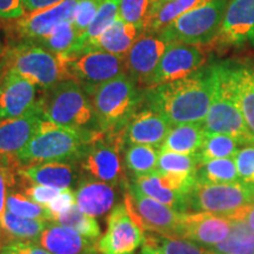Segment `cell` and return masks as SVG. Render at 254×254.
<instances>
[{
	"mask_svg": "<svg viewBox=\"0 0 254 254\" xmlns=\"http://www.w3.org/2000/svg\"><path fill=\"white\" fill-rule=\"evenodd\" d=\"M214 88L213 64L178 80L147 87L144 101L172 126L204 123Z\"/></svg>",
	"mask_w": 254,
	"mask_h": 254,
	"instance_id": "6da1fadb",
	"label": "cell"
},
{
	"mask_svg": "<svg viewBox=\"0 0 254 254\" xmlns=\"http://www.w3.org/2000/svg\"><path fill=\"white\" fill-rule=\"evenodd\" d=\"M214 88L207 116L206 133L233 136L240 144L254 145V136L241 113L237 91V65L228 62L213 64Z\"/></svg>",
	"mask_w": 254,
	"mask_h": 254,
	"instance_id": "7a4b0ae2",
	"label": "cell"
},
{
	"mask_svg": "<svg viewBox=\"0 0 254 254\" xmlns=\"http://www.w3.org/2000/svg\"><path fill=\"white\" fill-rule=\"evenodd\" d=\"M100 134L101 132L80 131L41 119L36 134L17 158L21 167L49 161L78 164L88 145Z\"/></svg>",
	"mask_w": 254,
	"mask_h": 254,
	"instance_id": "3957f363",
	"label": "cell"
},
{
	"mask_svg": "<svg viewBox=\"0 0 254 254\" xmlns=\"http://www.w3.org/2000/svg\"><path fill=\"white\" fill-rule=\"evenodd\" d=\"M85 91L91 98L98 129L105 134L123 132L144 101V93L126 73Z\"/></svg>",
	"mask_w": 254,
	"mask_h": 254,
	"instance_id": "277c9868",
	"label": "cell"
},
{
	"mask_svg": "<svg viewBox=\"0 0 254 254\" xmlns=\"http://www.w3.org/2000/svg\"><path fill=\"white\" fill-rule=\"evenodd\" d=\"M38 112L44 120L59 126L99 132L90 95L73 79L44 90L38 101Z\"/></svg>",
	"mask_w": 254,
	"mask_h": 254,
	"instance_id": "5b68a950",
	"label": "cell"
},
{
	"mask_svg": "<svg viewBox=\"0 0 254 254\" xmlns=\"http://www.w3.org/2000/svg\"><path fill=\"white\" fill-rule=\"evenodd\" d=\"M4 69H11L21 77L33 82L41 91L69 79L66 63L63 57L57 56L36 44L21 41L4 51Z\"/></svg>",
	"mask_w": 254,
	"mask_h": 254,
	"instance_id": "8992f818",
	"label": "cell"
},
{
	"mask_svg": "<svg viewBox=\"0 0 254 254\" xmlns=\"http://www.w3.org/2000/svg\"><path fill=\"white\" fill-rule=\"evenodd\" d=\"M124 131L113 134L101 133L88 145L78 161L82 179L112 184H128L124 164Z\"/></svg>",
	"mask_w": 254,
	"mask_h": 254,
	"instance_id": "52a82bcc",
	"label": "cell"
},
{
	"mask_svg": "<svg viewBox=\"0 0 254 254\" xmlns=\"http://www.w3.org/2000/svg\"><path fill=\"white\" fill-rule=\"evenodd\" d=\"M227 5L228 0H209L178 18L159 34L170 43L207 45L217 39Z\"/></svg>",
	"mask_w": 254,
	"mask_h": 254,
	"instance_id": "ba28073f",
	"label": "cell"
},
{
	"mask_svg": "<svg viewBox=\"0 0 254 254\" xmlns=\"http://www.w3.org/2000/svg\"><path fill=\"white\" fill-rule=\"evenodd\" d=\"M189 200L190 212L230 215L254 201V184H195Z\"/></svg>",
	"mask_w": 254,
	"mask_h": 254,
	"instance_id": "9c48e42d",
	"label": "cell"
},
{
	"mask_svg": "<svg viewBox=\"0 0 254 254\" xmlns=\"http://www.w3.org/2000/svg\"><path fill=\"white\" fill-rule=\"evenodd\" d=\"M124 201L132 218L142 230L161 236L176 237L182 218L180 212L148 198L132 182L127 187Z\"/></svg>",
	"mask_w": 254,
	"mask_h": 254,
	"instance_id": "30bf717a",
	"label": "cell"
},
{
	"mask_svg": "<svg viewBox=\"0 0 254 254\" xmlns=\"http://www.w3.org/2000/svg\"><path fill=\"white\" fill-rule=\"evenodd\" d=\"M64 60L69 79L78 81L84 88L97 86L126 73L125 58L100 51L74 55Z\"/></svg>",
	"mask_w": 254,
	"mask_h": 254,
	"instance_id": "8fae6325",
	"label": "cell"
},
{
	"mask_svg": "<svg viewBox=\"0 0 254 254\" xmlns=\"http://www.w3.org/2000/svg\"><path fill=\"white\" fill-rule=\"evenodd\" d=\"M106 232L98 240L101 254H133L145 241L144 230L127 209L125 201L114 207L107 217Z\"/></svg>",
	"mask_w": 254,
	"mask_h": 254,
	"instance_id": "7c38bea8",
	"label": "cell"
},
{
	"mask_svg": "<svg viewBox=\"0 0 254 254\" xmlns=\"http://www.w3.org/2000/svg\"><path fill=\"white\" fill-rule=\"evenodd\" d=\"M207 55L201 46L171 43L146 86L185 78L204 67Z\"/></svg>",
	"mask_w": 254,
	"mask_h": 254,
	"instance_id": "4fadbf2b",
	"label": "cell"
},
{
	"mask_svg": "<svg viewBox=\"0 0 254 254\" xmlns=\"http://www.w3.org/2000/svg\"><path fill=\"white\" fill-rule=\"evenodd\" d=\"M232 224L233 220L227 215L209 212H186L182 213L176 237L211 249L226 239Z\"/></svg>",
	"mask_w": 254,
	"mask_h": 254,
	"instance_id": "5bb4252c",
	"label": "cell"
},
{
	"mask_svg": "<svg viewBox=\"0 0 254 254\" xmlns=\"http://www.w3.org/2000/svg\"><path fill=\"white\" fill-rule=\"evenodd\" d=\"M39 87L11 69L0 78V119L17 118L38 111Z\"/></svg>",
	"mask_w": 254,
	"mask_h": 254,
	"instance_id": "9a60e30c",
	"label": "cell"
},
{
	"mask_svg": "<svg viewBox=\"0 0 254 254\" xmlns=\"http://www.w3.org/2000/svg\"><path fill=\"white\" fill-rule=\"evenodd\" d=\"M170 44V41L159 33L144 32L127 53L125 58L126 74L136 84L147 85Z\"/></svg>",
	"mask_w": 254,
	"mask_h": 254,
	"instance_id": "2e32d148",
	"label": "cell"
},
{
	"mask_svg": "<svg viewBox=\"0 0 254 254\" xmlns=\"http://www.w3.org/2000/svg\"><path fill=\"white\" fill-rule=\"evenodd\" d=\"M79 0H64L50 7L28 12L14 21V31L19 39L37 43L46 37L64 21L72 20Z\"/></svg>",
	"mask_w": 254,
	"mask_h": 254,
	"instance_id": "e0dca14e",
	"label": "cell"
},
{
	"mask_svg": "<svg viewBox=\"0 0 254 254\" xmlns=\"http://www.w3.org/2000/svg\"><path fill=\"white\" fill-rule=\"evenodd\" d=\"M128 184L104 183L80 178L74 190L78 207L90 217H105L124 201Z\"/></svg>",
	"mask_w": 254,
	"mask_h": 254,
	"instance_id": "ac0fdd59",
	"label": "cell"
},
{
	"mask_svg": "<svg viewBox=\"0 0 254 254\" xmlns=\"http://www.w3.org/2000/svg\"><path fill=\"white\" fill-rule=\"evenodd\" d=\"M218 41L222 45H254V0H230Z\"/></svg>",
	"mask_w": 254,
	"mask_h": 254,
	"instance_id": "d6986e66",
	"label": "cell"
},
{
	"mask_svg": "<svg viewBox=\"0 0 254 254\" xmlns=\"http://www.w3.org/2000/svg\"><path fill=\"white\" fill-rule=\"evenodd\" d=\"M172 124L157 111L145 107L136 112L124 129L126 145H150L160 148Z\"/></svg>",
	"mask_w": 254,
	"mask_h": 254,
	"instance_id": "ffe728a7",
	"label": "cell"
},
{
	"mask_svg": "<svg viewBox=\"0 0 254 254\" xmlns=\"http://www.w3.org/2000/svg\"><path fill=\"white\" fill-rule=\"evenodd\" d=\"M144 26H141V25L126 23L119 18L106 31H104L99 37L85 43L84 45L79 47L74 53H72L68 57L93 52V51H100V52L111 53V55L126 58L132 45L144 33ZM65 58H67V57H65Z\"/></svg>",
	"mask_w": 254,
	"mask_h": 254,
	"instance_id": "44dd1931",
	"label": "cell"
},
{
	"mask_svg": "<svg viewBox=\"0 0 254 254\" xmlns=\"http://www.w3.org/2000/svg\"><path fill=\"white\" fill-rule=\"evenodd\" d=\"M21 178L32 184H39L59 190L77 187L80 180V172L77 163L49 161L23 166L19 170Z\"/></svg>",
	"mask_w": 254,
	"mask_h": 254,
	"instance_id": "7402d4cb",
	"label": "cell"
},
{
	"mask_svg": "<svg viewBox=\"0 0 254 254\" xmlns=\"http://www.w3.org/2000/svg\"><path fill=\"white\" fill-rule=\"evenodd\" d=\"M51 254H98V241L81 236L72 228L50 221L37 241Z\"/></svg>",
	"mask_w": 254,
	"mask_h": 254,
	"instance_id": "603a6c76",
	"label": "cell"
},
{
	"mask_svg": "<svg viewBox=\"0 0 254 254\" xmlns=\"http://www.w3.org/2000/svg\"><path fill=\"white\" fill-rule=\"evenodd\" d=\"M38 111L17 117L0 119V158L15 157L36 134L41 122Z\"/></svg>",
	"mask_w": 254,
	"mask_h": 254,
	"instance_id": "cb8c5ba5",
	"label": "cell"
},
{
	"mask_svg": "<svg viewBox=\"0 0 254 254\" xmlns=\"http://www.w3.org/2000/svg\"><path fill=\"white\" fill-rule=\"evenodd\" d=\"M208 1L209 0H153L145 20L144 32L159 33L178 18Z\"/></svg>",
	"mask_w": 254,
	"mask_h": 254,
	"instance_id": "d4e9b609",
	"label": "cell"
},
{
	"mask_svg": "<svg viewBox=\"0 0 254 254\" xmlns=\"http://www.w3.org/2000/svg\"><path fill=\"white\" fill-rule=\"evenodd\" d=\"M206 136L204 123H190L173 126L160 146L161 152L198 154Z\"/></svg>",
	"mask_w": 254,
	"mask_h": 254,
	"instance_id": "484cf974",
	"label": "cell"
},
{
	"mask_svg": "<svg viewBox=\"0 0 254 254\" xmlns=\"http://www.w3.org/2000/svg\"><path fill=\"white\" fill-rule=\"evenodd\" d=\"M140 190V192L147 195L148 198L154 199L160 204L166 205L168 207L176 209L180 213L190 212V200L189 195L177 192L170 187L165 186L161 183L160 177L155 172L148 176H142L129 180Z\"/></svg>",
	"mask_w": 254,
	"mask_h": 254,
	"instance_id": "4316f807",
	"label": "cell"
},
{
	"mask_svg": "<svg viewBox=\"0 0 254 254\" xmlns=\"http://www.w3.org/2000/svg\"><path fill=\"white\" fill-rule=\"evenodd\" d=\"M160 148L150 145H127L124 148V164L128 179L157 172Z\"/></svg>",
	"mask_w": 254,
	"mask_h": 254,
	"instance_id": "83f0119b",
	"label": "cell"
},
{
	"mask_svg": "<svg viewBox=\"0 0 254 254\" xmlns=\"http://www.w3.org/2000/svg\"><path fill=\"white\" fill-rule=\"evenodd\" d=\"M49 222L39 219L19 217L8 212L7 209H5L0 215V225H1L2 233L5 234L6 241H38Z\"/></svg>",
	"mask_w": 254,
	"mask_h": 254,
	"instance_id": "f1b7e54d",
	"label": "cell"
},
{
	"mask_svg": "<svg viewBox=\"0 0 254 254\" xmlns=\"http://www.w3.org/2000/svg\"><path fill=\"white\" fill-rule=\"evenodd\" d=\"M117 19H119V0H104L90 26L86 28L84 33L77 38L74 46L65 56H63V58L74 53L79 47L84 45L87 41H91L99 37Z\"/></svg>",
	"mask_w": 254,
	"mask_h": 254,
	"instance_id": "f546056e",
	"label": "cell"
},
{
	"mask_svg": "<svg viewBox=\"0 0 254 254\" xmlns=\"http://www.w3.org/2000/svg\"><path fill=\"white\" fill-rule=\"evenodd\" d=\"M209 250L217 254H254V231L245 222L233 220L226 239Z\"/></svg>",
	"mask_w": 254,
	"mask_h": 254,
	"instance_id": "4dcf8cb0",
	"label": "cell"
},
{
	"mask_svg": "<svg viewBox=\"0 0 254 254\" xmlns=\"http://www.w3.org/2000/svg\"><path fill=\"white\" fill-rule=\"evenodd\" d=\"M237 91L241 113L254 136V67L252 66L237 65Z\"/></svg>",
	"mask_w": 254,
	"mask_h": 254,
	"instance_id": "1f68e13d",
	"label": "cell"
},
{
	"mask_svg": "<svg viewBox=\"0 0 254 254\" xmlns=\"http://www.w3.org/2000/svg\"><path fill=\"white\" fill-rule=\"evenodd\" d=\"M196 184H228L239 180L234 158L215 159L200 164L195 172Z\"/></svg>",
	"mask_w": 254,
	"mask_h": 254,
	"instance_id": "d6a6232c",
	"label": "cell"
},
{
	"mask_svg": "<svg viewBox=\"0 0 254 254\" xmlns=\"http://www.w3.org/2000/svg\"><path fill=\"white\" fill-rule=\"evenodd\" d=\"M241 144L233 136L220 133H206L201 150L196 154L199 163L204 164L215 159L234 158Z\"/></svg>",
	"mask_w": 254,
	"mask_h": 254,
	"instance_id": "836d02e7",
	"label": "cell"
},
{
	"mask_svg": "<svg viewBox=\"0 0 254 254\" xmlns=\"http://www.w3.org/2000/svg\"><path fill=\"white\" fill-rule=\"evenodd\" d=\"M51 221L72 228V230L78 232L79 234H81V236L86 237L91 240H99L101 231L98 221L95 220V218L85 214L78 207L77 204L69 207L67 211L52 217V220Z\"/></svg>",
	"mask_w": 254,
	"mask_h": 254,
	"instance_id": "e575fe53",
	"label": "cell"
},
{
	"mask_svg": "<svg viewBox=\"0 0 254 254\" xmlns=\"http://www.w3.org/2000/svg\"><path fill=\"white\" fill-rule=\"evenodd\" d=\"M77 38L78 34L75 32L74 26H73L72 20H67L58 25L46 37L41 38L37 43L32 44H36V45L43 47V49L50 51L57 56L63 57L74 46Z\"/></svg>",
	"mask_w": 254,
	"mask_h": 254,
	"instance_id": "d590c367",
	"label": "cell"
},
{
	"mask_svg": "<svg viewBox=\"0 0 254 254\" xmlns=\"http://www.w3.org/2000/svg\"><path fill=\"white\" fill-rule=\"evenodd\" d=\"M5 209L23 218L39 219V220L46 221H51V219H52V214L46 206H43L31 200L21 190H13L8 193Z\"/></svg>",
	"mask_w": 254,
	"mask_h": 254,
	"instance_id": "8d00e7d4",
	"label": "cell"
},
{
	"mask_svg": "<svg viewBox=\"0 0 254 254\" xmlns=\"http://www.w3.org/2000/svg\"><path fill=\"white\" fill-rule=\"evenodd\" d=\"M145 241L157 246L165 254H217L207 247L199 245L190 240L177 237L161 236V234L150 233V232L147 236H145Z\"/></svg>",
	"mask_w": 254,
	"mask_h": 254,
	"instance_id": "74e56055",
	"label": "cell"
},
{
	"mask_svg": "<svg viewBox=\"0 0 254 254\" xmlns=\"http://www.w3.org/2000/svg\"><path fill=\"white\" fill-rule=\"evenodd\" d=\"M199 165V158L196 154H180L160 151L157 172L161 174H195Z\"/></svg>",
	"mask_w": 254,
	"mask_h": 254,
	"instance_id": "f35d334b",
	"label": "cell"
},
{
	"mask_svg": "<svg viewBox=\"0 0 254 254\" xmlns=\"http://www.w3.org/2000/svg\"><path fill=\"white\" fill-rule=\"evenodd\" d=\"M21 165L15 157L0 158V215L6 208V199L8 193L17 186L18 179H20L19 170Z\"/></svg>",
	"mask_w": 254,
	"mask_h": 254,
	"instance_id": "ab89813d",
	"label": "cell"
},
{
	"mask_svg": "<svg viewBox=\"0 0 254 254\" xmlns=\"http://www.w3.org/2000/svg\"><path fill=\"white\" fill-rule=\"evenodd\" d=\"M152 1L153 0H119V18L126 23L144 26Z\"/></svg>",
	"mask_w": 254,
	"mask_h": 254,
	"instance_id": "60d3db41",
	"label": "cell"
},
{
	"mask_svg": "<svg viewBox=\"0 0 254 254\" xmlns=\"http://www.w3.org/2000/svg\"><path fill=\"white\" fill-rule=\"evenodd\" d=\"M104 0H79L77 8L73 14L72 23L78 37L86 31L90 26Z\"/></svg>",
	"mask_w": 254,
	"mask_h": 254,
	"instance_id": "b9f144b4",
	"label": "cell"
},
{
	"mask_svg": "<svg viewBox=\"0 0 254 254\" xmlns=\"http://www.w3.org/2000/svg\"><path fill=\"white\" fill-rule=\"evenodd\" d=\"M234 160L240 182L254 184V145H246L240 148Z\"/></svg>",
	"mask_w": 254,
	"mask_h": 254,
	"instance_id": "7bdbcfd3",
	"label": "cell"
},
{
	"mask_svg": "<svg viewBox=\"0 0 254 254\" xmlns=\"http://www.w3.org/2000/svg\"><path fill=\"white\" fill-rule=\"evenodd\" d=\"M21 192H24L28 198L38 204L46 206L51 200H53L59 194L60 190L56 187H50L45 185H39V184L28 183L24 178H21Z\"/></svg>",
	"mask_w": 254,
	"mask_h": 254,
	"instance_id": "ee69618b",
	"label": "cell"
},
{
	"mask_svg": "<svg viewBox=\"0 0 254 254\" xmlns=\"http://www.w3.org/2000/svg\"><path fill=\"white\" fill-rule=\"evenodd\" d=\"M0 254H51L36 241L8 240L0 246Z\"/></svg>",
	"mask_w": 254,
	"mask_h": 254,
	"instance_id": "f6af8a7d",
	"label": "cell"
},
{
	"mask_svg": "<svg viewBox=\"0 0 254 254\" xmlns=\"http://www.w3.org/2000/svg\"><path fill=\"white\" fill-rule=\"evenodd\" d=\"M75 204H77V200H75L74 190H72L71 189H66L60 190L59 194L53 200H51L49 204L46 205V207L51 212L52 217H55V215H58L63 213V212L67 211L69 207H72Z\"/></svg>",
	"mask_w": 254,
	"mask_h": 254,
	"instance_id": "bcb514c9",
	"label": "cell"
},
{
	"mask_svg": "<svg viewBox=\"0 0 254 254\" xmlns=\"http://www.w3.org/2000/svg\"><path fill=\"white\" fill-rule=\"evenodd\" d=\"M26 14L24 0H0V19L15 21Z\"/></svg>",
	"mask_w": 254,
	"mask_h": 254,
	"instance_id": "7dc6e473",
	"label": "cell"
},
{
	"mask_svg": "<svg viewBox=\"0 0 254 254\" xmlns=\"http://www.w3.org/2000/svg\"><path fill=\"white\" fill-rule=\"evenodd\" d=\"M227 217H230L232 220L245 222L247 226H250L254 231V201L233 212V213L227 215Z\"/></svg>",
	"mask_w": 254,
	"mask_h": 254,
	"instance_id": "c3c4849f",
	"label": "cell"
},
{
	"mask_svg": "<svg viewBox=\"0 0 254 254\" xmlns=\"http://www.w3.org/2000/svg\"><path fill=\"white\" fill-rule=\"evenodd\" d=\"M62 1H64V0H24V5L26 13H28V12H34L38 11V9L50 7V6Z\"/></svg>",
	"mask_w": 254,
	"mask_h": 254,
	"instance_id": "681fc988",
	"label": "cell"
},
{
	"mask_svg": "<svg viewBox=\"0 0 254 254\" xmlns=\"http://www.w3.org/2000/svg\"><path fill=\"white\" fill-rule=\"evenodd\" d=\"M140 254H165L160 249H158L157 246L152 245L151 243H147V241H144L141 247Z\"/></svg>",
	"mask_w": 254,
	"mask_h": 254,
	"instance_id": "f907efd6",
	"label": "cell"
},
{
	"mask_svg": "<svg viewBox=\"0 0 254 254\" xmlns=\"http://www.w3.org/2000/svg\"><path fill=\"white\" fill-rule=\"evenodd\" d=\"M4 243H6V238H5V234L2 233L1 225H0V246H1Z\"/></svg>",
	"mask_w": 254,
	"mask_h": 254,
	"instance_id": "816d5d0a",
	"label": "cell"
},
{
	"mask_svg": "<svg viewBox=\"0 0 254 254\" xmlns=\"http://www.w3.org/2000/svg\"><path fill=\"white\" fill-rule=\"evenodd\" d=\"M4 46H2L1 41H0V57H2V55H4Z\"/></svg>",
	"mask_w": 254,
	"mask_h": 254,
	"instance_id": "f5cc1de1",
	"label": "cell"
},
{
	"mask_svg": "<svg viewBox=\"0 0 254 254\" xmlns=\"http://www.w3.org/2000/svg\"><path fill=\"white\" fill-rule=\"evenodd\" d=\"M2 72H4V68H2V65H1V64H0V78H1Z\"/></svg>",
	"mask_w": 254,
	"mask_h": 254,
	"instance_id": "db71d44e",
	"label": "cell"
}]
</instances>
